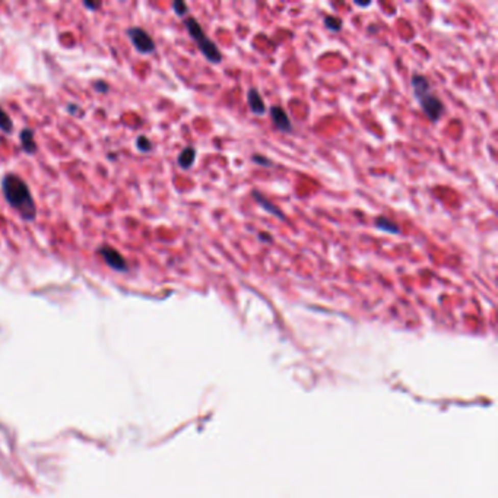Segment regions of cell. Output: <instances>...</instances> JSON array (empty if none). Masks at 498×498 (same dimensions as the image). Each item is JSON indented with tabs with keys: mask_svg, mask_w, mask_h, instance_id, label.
Instances as JSON below:
<instances>
[{
	"mask_svg": "<svg viewBox=\"0 0 498 498\" xmlns=\"http://www.w3.org/2000/svg\"><path fill=\"white\" fill-rule=\"evenodd\" d=\"M411 85L413 88V94H415V98L419 95H424L427 92L431 91V85H430V81L428 78H425L424 74L421 73H413L412 78H411Z\"/></svg>",
	"mask_w": 498,
	"mask_h": 498,
	"instance_id": "obj_9",
	"label": "cell"
},
{
	"mask_svg": "<svg viewBox=\"0 0 498 498\" xmlns=\"http://www.w3.org/2000/svg\"><path fill=\"white\" fill-rule=\"evenodd\" d=\"M184 25L186 30L189 31L190 37L196 41L199 52L203 54V57L212 64H219L222 62V54L219 52V48L216 47V44L213 43L212 40L205 34L202 25L197 22V19L194 18H187L184 19Z\"/></svg>",
	"mask_w": 498,
	"mask_h": 498,
	"instance_id": "obj_2",
	"label": "cell"
},
{
	"mask_svg": "<svg viewBox=\"0 0 498 498\" xmlns=\"http://www.w3.org/2000/svg\"><path fill=\"white\" fill-rule=\"evenodd\" d=\"M136 146H138V149L140 151V152H149V151H152V143H151V140H149L148 138H145V136H139V138L136 139Z\"/></svg>",
	"mask_w": 498,
	"mask_h": 498,
	"instance_id": "obj_15",
	"label": "cell"
},
{
	"mask_svg": "<svg viewBox=\"0 0 498 498\" xmlns=\"http://www.w3.org/2000/svg\"><path fill=\"white\" fill-rule=\"evenodd\" d=\"M416 99H418V103H419V106H421L422 113H424L425 117H427L430 121L435 123V121H438V120L441 118L443 113H444V104H443V101H441L437 95H434L431 91L427 92V94H424V95L416 96Z\"/></svg>",
	"mask_w": 498,
	"mask_h": 498,
	"instance_id": "obj_3",
	"label": "cell"
},
{
	"mask_svg": "<svg viewBox=\"0 0 498 498\" xmlns=\"http://www.w3.org/2000/svg\"><path fill=\"white\" fill-rule=\"evenodd\" d=\"M259 240H260V241H266V243H272V241H273V238H272L267 233L259 234Z\"/></svg>",
	"mask_w": 498,
	"mask_h": 498,
	"instance_id": "obj_19",
	"label": "cell"
},
{
	"mask_svg": "<svg viewBox=\"0 0 498 498\" xmlns=\"http://www.w3.org/2000/svg\"><path fill=\"white\" fill-rule=\"evenodd\" d=\"M252 161L255 164H257V165H260V167H273V162L269 158L263 157V155H253Z\"/></svg>",
	"mask_w": 498,
	"mask_h": 498,
	"instance_id": "obj_17",
	"label": "cell"
},
{
	"mask_svg": "<svg viewBox=\"0 0 498 498\" xmlns=\"http://www.w3.org/2000/svg\"><path fill=\"white\" fill-rule=\"evenodd\" d=\"M95 89L98 92H107L108 91V85L104 84L103 81H98V82H95Z\"/></svg>",
	"mask_w": 498,
	"mask_h": 498,
	"instance_id": "obj_18",
	"label": "cell"
},
{
	"mask_svg": "<svg viewBox=\"0 0 498 498\" xmlns=\"http://www.w3.org/2000/svg\"><path fill=\"white\" fill-rule=\"evenodd\" d=\"M19 139H21V145L22 149L27 152V154H35L37 151V143L34 140V132L31 129H22L21 135H19Z\"/></svg>",
	"mask_w": 498,
	"mask_h": 498,
	"instance_id": "obj_10",
	"label": "cell"
},
{
	"mask_svg": "<svg viewBox=\"0 0 498 498\" xmlns=\"http://www.w3.org/2000/svg\"><path fill=\"white\" fill-rule=\"evenodd\" d=\"M247 104L250 107V111L255 116H263L266 113L265 101H263V98L259 94V91L256 88H250L247 91Z\"/></svg>",
	"mask_w": 498,
	"mask_h": 498,
	"instance_id": "obj_8",
	"label": "cell"
},
{
	"mask_svg": "<svg viewBox=\"0 0 498 498\" xmlns=\"http://www.w3.org/2000/svg\"><path fill=\"white\" fill-rule=\"evenodd\" d=\"M172 9L176 12L177 16H186L187 12H189V8L184 2H174L172 3Z\"/></svg>",
	"mask_w": 498,
	"mask_h": 498,
	"instance_id": "obj_16",
	"label": "cell"
},
{
	"mask_svg": "<svg viewBox=\"0 0 498 498\" xmlns=\"http://www.w3.org/2000/svg\"><path fill=\"white\" fill-rule=\"evenodd\" d=\"M12 129H13V123H12L11 117L0 107V130L9 135L12 133Z\"/></svg>",
	"mask_w": 498,
	"mask_h": 498,
	"instance_id": "obj_14",
	"label": "cell"
},
{
	"mask_svg": "<svg viewBox=\"0 0 498 498\" xmlns=\"http://www.w3.org/2000/svg\"><path fill=\"white\" fill-rule=\"evenodd\" d=\"M194 159H196V149L191 148V146H187V148H184L180 152V155L177 158V162H179V165H180L183 170H189L191 165H193Z\"/></svg>",
	"mask_w": 498,
	"mask_h": 498,
	"instance_id": "obj_12",
	"label": "cell"
},
{
	"mask_svg": "<svg viewBox=\"0 0 498 498\" xmlns=\"http://www.w3.org/2000/svg\"><path fill=\"white\" fill-rule=\"evenodd\" d=\"M374 225L377 230H380L383 233L389 234H401V228L396 222H393L392 219L386 218V216H377L374 219Z\"/></svg>",
	"mask_w": 498,
	"mask_h": 498,
	"instance_id": "obj_11",
	"label": "cell"
},
{
	"mask_svg": "<svg viewBox=\"0 0 498 498\" xmlns=\"http://www.w3.org/2000/svg\"><path fill=\"white\" fill-rule=\"evenodd\" d=\"M2 191L9 206L21 215L25 221H34L37 216V206L32 199L30 187L16 174H6L2 180Z\"/></svg>",
	"mask_w": 498,
	"mask_h": 498,
	"instance_id": "obj_1",
	"label": "cell"
},
{
	"mask_svg": "<svg viewBox=\"0 0 498 498\" xmlns=\"http://www.w3.org/2000/svg\"><path fill=\"white\" fill-rule=\"evenodd\" d=\"M84 5H85V8H88V9H92V11H94V9H98V8L101 6V3H89V2H85Z\"/></svg>",
	"mask_w": 498,
	"mask_h": 498,
	"instance_id": "obj_20",
	"label": "cell"
},
{
	"mask_svg": "<svg viewBox=\"0 0 498 498\" xmlns=\"http://www.w3.org/2000/svg\"><path fill=\"white\" fill-rule=\"evenodd\" d=\"M128 37L130 43L136 48V52L140 54H151L155 52V43L148 32L139 27H133L128 30Z\"/></svg>",
	"mask_w": 498,
	"mask_h": 498,
	"instance_id": "obj_4",
	"label": "cell"
},
{
	"mask_svg": "<svg viewBox=\"0 0 498 498\" xmlns=\"http://www.w3.org/2000/svg\"><path fill=\"white\" fill-rule=\"evenodd\" d=\"M325 27L328 28L329 31L339 32L340 30H342V27H343V22H342V19L338 18V16L328 15V16L325 18Z\"/></svg>",
	"mask_w": 498,
	"mask_h": 498,
	"instance_id": "obj_13",
	"label": "cell"
},
{
	"mask_svg": "<svg viewBox=\"0 0 498 498\" xmlns=\"http://www.w3.org/2000/svg\"><path fill=\"white\" fill-rule=\"evenodd\" d=\"M269 114H270V120L272 123L275 124V128L279 130V132H284V133H289L292 130V123L289 120V117L286 114V111L279 106H272L270 110H269Z\"/></svg>",
	"mask_w": 498,
	"mask_h": 498,
	"instance_id": "obj_6",
	"label": "cell"
},
{
	"mask_svg": "<svg viewBox=\"0 0 498 498\" xmlns=\"http://www.w3.org/2000/svg\"><path fill=\"white\" fill-rule=\"evenodd\" d=\"M354 3H355L357 6H360V8H367V6H370L371 5V2H358V0L354 2Z\"/></svg>",
	"mask_w": 498,
	"mask_h": 498,
	"instance_id": "obj_21",
	"label": "cell"
},
{
	"mask_svg": "<svg viewBox=\"0 0 498 498\" xmlns=\"http://www.w3.org/2000/svg\"><path fill=\"white\" fill-rule=\"evenodd\" d=\"M98 255L103 257V260L106 262L107 265L110 266L113 270L117 272H128L129 265L128 262L124 260V257L117 252L116 248L110 247V245H103L98 250Z\"/></svg>",
	"mask_w": 498,
	"mask_h": 498,
	"instance_id": "obj_5",
	"label": "cell"
},
{
	"mask_svg": "<svg viewBox=\"0 0 498 498\" xmlns=\"http://www.w3.org/2000/svg\"><path fill=\"white\" fill-rule=\"evenodd\" d=\"M252 197H253V201H255L256 203L263 209V211H266L267 213H270V215H273L275 218L281 219V221H286L285 213L282 212V211L276 206L275 203H272V202L269 201L265 194H262L259 190H253L252 191Z\"/></svg>",
	"mask_w": 498,
	"mask_h": 498,
	"instance_id": "obj_7",
	"label": "cell"
}]
</instances>
